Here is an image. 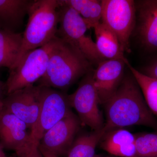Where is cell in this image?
<instances>
[{
    "label": "cell",
    "mask_w": 157,
    "mask_h": 157,
    "mask_svg": "<svg viewBox=\"0 0 157 157\" xmlns=\"http://www.w3.org/2000/svg\"><path fill=\"white\" fill-rule=\"evenodd\" d=\"M128 61L105 60L94 70L93 80L100 104L105 105L114 94L124 77L125 66Z\"/></svg>",
    "instance_id": "cell-11"
},
{
    "label": "cell",
    "mask_w": 157,
    "mask_h": 157,
    "mask_svg": "<svg viewBox=\"0 0 157 157\" xmlns=\"http://www.w3.org/2000/svg\"><path fill=\"white\" fill-rule=\"evenodd\" d=\"M0 157H9L5 153L4 151V148H3L1 143H0Z\"/></svg>",
    "instance_id": "cell-26"
},
{
    "label": "cell",
    "mask_w": 157,
    "mask_h": 157,
    "mask_svg": "<svg viewBox=\"0 0 157 157\" xmlns=\"http://www.w3.org/2000/svg\"><path fill=\"white\" fill-rule=\"evenodd\" d=\"M34 0H0V29L17 33Z\"/></svg>",
    "instance_id": "cell-15"
},
{
    "label": "cell",
    "mask_w": 157,
    "mask_h": 157,
    "mask_svg": "<svg viewBox=\"0 0 157 157\" xmlns=\"http://www.w3.org/2000/svg\"><path fill=\"white\" fill-rule=\"evenodd\" d=\"M126 66L139 85L148 108L154 115L157 116V79L144 75L129 62Z\"/></svg>",
    "instance_id": "cell-20"
},
{
    "label": "cell",
    "mask_w": 157,
    "mask_h": 157,
    "mask_svg": "<svg viewBox=\"0 0 157 157\" xmlns=\"http://www.w3.org/2000/svg\"><path fill=\"white\" fill-rule=\"evenodd\" d=\"M74 9L83 19L88 29L94 28L101 21L102 3L98 0H62Z\"/></svg>",
    "instance_id": "cell-18"
},
{
    "label": "cell",
    "mask_w": 157,
    "mask_h": 157,
    "mask_svg": "<svg viewBox=\"0 0 157 157\" xmlns=\"http://www.w3.org/2000/svg\"><path fill=\"white\" fill-rule=\"evenodd\" d=\"M101 22L117 36L124 52H131L130 39L136 23L135 1L102 0Z\"/></svg>",
    "instance_id": "cell-7"
},
{
    "label": "cell",
    "mask_w": 157,
    "mask_h": 157,
    "mask_svg": "<svg viewBox=\"0 0 157 157\" xmlns=\"http://www.w3.org/2000/svg\"><path fill=\"white\" fill-rule=\"evenodd\" d=\"M7 96L6 83L0 80V101H2Z\"/></svg>",
    "instance_id": "cell-24"
},
{
    "label": "cell",
    "mask_w": 157,
    "mask_h": 157,
    "mask_svg": "<svg viewBox=\"0 0 157 157\" xmlns=\"http://www.w3.org/2000/svg\"><path fill=\"white\" fill-rule=\"evenodd\" d=\"M101 148L121 157H137L135 135L123 128L106 132L100 142Z\"/></svg>",
    "instance_id": "cell-14"
},
{
    "label": "cell",
    "mask_w": 157,
    "mask_h": 157,
    "mask_svg": "<svg viewBox=\"0 0 157 157\" xmlns=\"http://www.w3.org/2000/svg\"><path fill=\"white\" fill-rule=\"evenodd\" d=\"M3 109H4V105H3L2 101H0V114L2 111Z\"/></svg>",
    "instance_id": "cell-27"
},
{
    "label": "cell",
    "mask_w": 157,
    "mask_h": 157,
    "mask_svg": "<svg viewBox=\"0 0 157 157\" xmlns=\"http://www.w3.org/2000/svg\"></svg>",
    "instance_id": "cell-28"
},
{
    "label": "cell",
    "mask_w": 157,
    "mask_h": 157,
    "mask_svg": "<svg viewBox=\"0 0 157 157\" xmlns=\"http://www.w3.org/2000/svg\"><path fill=\"white\" fill-rule=\"evenodd\" d=\"M59 27L56 36L79 51L91 64L105 59L98 52L96 43L86 34L88 29L81 16L59 0Z\"/></svg>",
    "instance_id": "cell-4"
},
{
    "label": "cell",
    "mask_w": 157,
    "mask_h": 157,
    "mask_svg": "<svg viewBox=\"0 0 157 157\" xmlns=\"http://www.w3.org/2000/svg\"><path fill=\"white\" fill-rule=\"evenodd\" d=\"M39 86V115L36 123L31 130L30 135L34 142L39 144L45 132L73 111L68 95L56 89Z\"/></svg>",
    "instance_id": "cell-6"
},
{
    "label": "cell",
    "mask_w": 157,
    "mask_h": 157,
    "mask_svg": "<svg viewBox=\"0 0 157 157\" xmlns=\"http://www.w3.org/2000/svg\"><path fill=\"white\" fill-rule=\"evenodd\" d=\"M137 157H157V132L135 135Z\"/></svg>",
    "instance_id": "cell-21"
},
{
    "label": "cell",
    "mask_w": 157,
    "mask_h": 157,
    "mask_svg": "<svg viewBox=\"0 0 157 157\" xmlns=\"http://www.w3.org/2000/svg\"><path fill=\"white\" fill-rule=\"evenodd\" d=\"M105 133L103 128L78 136L68 151L67 157H95L96 147Z\"/></svg>",
    "instance_id": "cell-19"
},
{
    "label": "cell",
    "mask_w": 157,
    "mask_h": 157,
    "mask_svg": "<svg viewBox=\"0 0 157 157\" xmlns=\"http://www.w3.org/2000/svg\"><path fill=\"white\" fill-rule=\"evenodd\" d=\"M104 105L106 120L104 128L106 132L134 125L157 129V120L148 108L132 74L124 76L117 90Z\"/></svg>",
    "instance_id": "cell-1"
},
{
    "label": "cell",
    "mask_w": 157,
    "mask_h": 157,
    "mask_svg": "<svg viewBox=\"0 0 157 157\" xmlns=\"http://www.w3.org/2000/svg\"><path fill=\"white\" fill-rule=\"evenodd\" d=\"M23 33L0 29V67H14L19 58Z\"/></svg>",
    "instance_id": "cell-17"
},
{
    "label": "cell",
    "mask_w": 157,
    "mask_h": 157,
    "mask_svg": "<svg viewBox=\"0 0 157 157\" xmlns=\"http://www.w3.org/2000/svg\"><path fill=\"white\" fill-rule=\"evenodd\" d=\"M141 72L144 75L157 79V58L143 68Z\"/></svg>",
    "instance_id": "cell-23"
},
{
    "label": "cell",
    "mask_w": 157,
    "mask_h": 157,
    "mask_svg": "<svg viewBox=\"0 0 157 157\" xmlns=\"http://www.w3.org/2000/svg\"><path fill=\"white\" fill-rule=\"evenodd\" d=\"M56 36L48 44L30 51L11 70L6 82L7 95L18 90L34 85L47 70L51 52L56 45Z\"/></svg>",
    "instance_id": "cell-5"
},
{
    "label": "cell",
    "mask_w": 157,
    "mask_h": 157,
    "mask_svg": "<svg viewBox=\"0 0 157 157\" xmlns=\"http://www.w3.org/2000/svg\"><path fill=\"white\" fill-rule=\"evenodd\" d=\"M94 29L97 49L104 59L128 61L120 42L112 30L101 21Z\"/></svg>",
    "instance_id": "cell-16"
},
{
    "label": "cell",
    "mask_w": 157,
    "mask_h": 157,
    "mask_svg": "<svg viewBox=\"0 0 157 157\" xmlns=\"http://www.w3.org/2000/svg\"><path fill=\"white\" fill-rule=\"evenodd\" d=\"M2 102L4 109L21 120L32 130L39 115V85L31 86L14 91L7 95Z\"/></svg>",
    "instance_id": "cell-10"
},
{
    "label": "cell",
    "mask_w": 157,
    "mask_h": 157,
    "mask_svg": "<svg viewBox=\"0 0 157 157\" xmlns=\"http://www.w3.org/2000/svg\"><path fill=\"white\" fill-rule=\"evenodd\" d=\"M59 6V0L34 1L28 14V21L23 33L22 45L16 64L27 52L44 46L56 36Z\"/></svg>",
    "instance_id": "cell-3"
},
{
    "label": "cell",
    "mask_w": 157,
    "mask_h": 157,
    "mask_svg": "<svg viewBox=\"0 0 157 157\" xmlns=\"http://www.w3.org/2000/svg\"><path fill=\"white\" fill-rule=\"evenodd\" d=\"M39 150L42 153V155H43L44 157H59L56 156V155H54L53 154L51 153L46 151L44 150L39 148Z\"/></svg>",
    "instance_id": "cell-25"
},
{
    "label": "cell",
    "mask_w": 157,
    "mask_h": 157,
    "mask_svg": "<svg viewBox=\"0 0 157 157\" xmlns=\"http://www.w3.org/2000/svg\"><path fill=\"white\" fill-rule=\"evenodd\" d=\"M27 128L25 123L4 108L0 114V143L3 148L14 151L17 156L21 153L34 142Z\"/></svg>",
    "instance_id": "cell-12"
},
{
    "label": "cell",
    "mask_w": 157,
    "mask_h": 157,
    "mask_svg": "<svg viewBox=\"0 0 157 157\" xmlns=\"http://www.w3.org/2000/svg\"><path fill=\"white\" fill-rule=\"evenodd\" d=\"M39 144L33 142L22 153L17 157H44L39 150Z\"/></svg>",
    "instance_id": "cell-22"
},
{
    "label": "cell",
    "mask_w": 157,
    "mask_h": 157,
    "mask_svg": "<svg viewBox=\"0 0 157 157\" xmlns=\"http://www.w3.org/2000/svg\"><path fill=\"white\" fill-rule=\"evenodd\" d=\"M93 73V70L82 77L77 89L68 95V98L71 108L78 113L82 124L94 131L103 128L105 122L99 108L100 102L94 85Z\"/></svg>",
    "instance_id": "cell-8"
},
{
    "label": "cell",
    "mask_w": 157,
    "mask_h": 157,
    "mask_svg": "<svg viewBox=\"0 0 157 157\" xmlns=\"http://www.w3.org/2000/svg\"><path fill=\"white\" fill-rule=\"evenodd\" d=\"M81 124L77 116L71 113L45 132L39 147L59 157L67 155Z\"/></svg>",
    "instance_id": "cell-9"
},
{
    "label": "cell",
    "mask_w": 157,
    "mask_h": 157,
    "mask_svg": "<svg viewBox=\"0 0 157 157\" xmlns=\"http://www.w3.org/2000/svg\"><path fill=\"white\" fill-rule=\"evenodd\" d=\"M57 38L56 45L50 53L47 70L38 80V85L63 91L93 69L91 64L79 51Z\"/></svg>",
    "instance_id": "cell-2"
},
{
    "label": "cell",
    "mask_w": 157,
    "mask_h": 157,
    "mask_svg": "<svg viewBox=\"0 0 157 157\" xmlns=\"http://www.w3.org/2000/svg\"><path fill=\"white\" fill-rule=\"evenodd\" d=\"M135 2L137 38L147 50L157 51V0Z\"/></svg>",
    "instance_id": "cell-13"
}]
</instances>
